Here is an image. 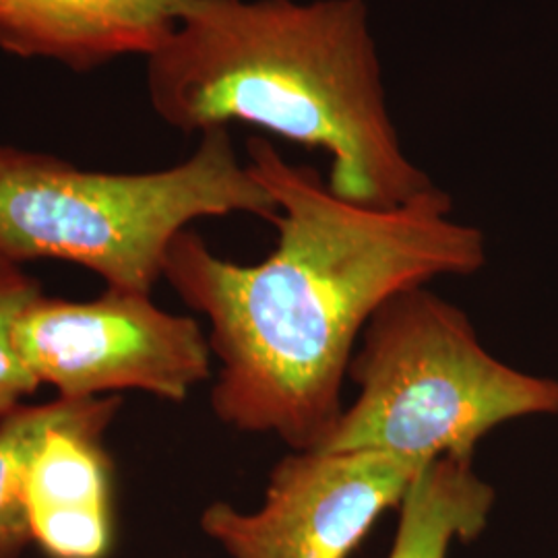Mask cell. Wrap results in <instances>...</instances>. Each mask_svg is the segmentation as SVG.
<instances>
[{
	"label": "cell",
	"mask_w": 558,
	"mask_h": 558,
	"mask_svg": "<svg viewBox=\"0 0 558 558\" xmlns=\"http://www.w3.org/2000/svg\"><path fill=\"white\" fill-rule=\"evenodd\" d=\"M248 168L278 205L276 248L240 265L191 228L163 260V278L209 323L220 362L211 410L226 426L313 451L343 412V383L360 336L399 292L486 265V239L453 218L439 186L396 207L341 199L319 174L251 137Z\"/></svg>",
	"instance_id": "cell-1"
},
{
	"label": "cell",
	"mask_w": 558,
	"mask_h": 558,
	"mask_svg": "<svg viewBox=\"0 0 558 558\" xmlns=\"http://www.w3.org/2000/svg\"><path fill=\"white\" fill-rule=\"evenodd\" d=\"M147 94L193 135L248 124L329 156V189L396 207L435 189L391 119L366 0H193L147 57Z\"/></svg>",
	"instance_id": "cell-2"
},
{
	"label": "cell",
	"mask_w": 558,
	"mask_h": 558,
	"mask_svg": "<svg viewBox=\"0 0 558 558\" xmlns=\"http://www.w3.org/2000/svg\"><path fill=\"white\" fill-rule=\"evenodd\" d=\"M234 214L274 221L278 205L240 160L230 129L201 133L186 160L140 174L92 172L0 143V253L17 263L69 260L108 288L151 294L180 232Z\"/></svg>",
	"instance_id": "cell-3"
},
{
	"label": "cell",
	"mask_w": 558,
	"mask_h": 558,
	"mask_svg": "<svg viewBox=\"0 0 558 558\" xmlns=\"http://www.w3.org/2000/svg\"><path fill=\"white\" fill-rule=\"evenodd\" d=\"M359 389L320 451L385 453L428 465L474 459L500 424L557 416L558 380L495 359L470 317L426 286L371 317L350 360Z\"/></svg>",
	"instance_id": "cell-4"
},
{
	"label": "cell",
	"mask_w": 558,
	"mask_h": 558,
	"mask_svg": "<svg viewBox=\"0 0 558 558\" xmlns=\"http://www.w3.org/2000/svg\"><path fill=\"white\" fill-rule=\"evenodd\" d=\"M15 343L29 373L59 398L135 389L180 403L211 377L199 323L122 288L85 302L40 296L17 323Z\"/></svg>",
	"instance_id": "cell-5"
},
{
	"label": "cell",
	"mask_w": 558,
	"mask_h": 558,
	"mask_svg": "<svg viewBox=\"0 0 558 558\" xmlns=\"http://www.w3.org/2000/svg\"><path fill=\"white\" fill-rule=\"evenodd\" d=\"M422 468L385 453L290 451L274 465L259 509L216 500L201 530L230 558H350Z\"/></svg>",
	"instance_id": "cell-6"
},
{
	"label": "cell",
	"mask_w": 558,
	"mask_h": 558,
	"mask_svg": "<svg viewBox=\"0 0 558 558\" xmlns=\"http://www.w3.org/2000/svg\"><path fill=\"white\" fill-rule=\"evenodd\" d=\"M193 0H0V50L92 71L151 57Z\"/></svg>",
	"instance_id": "cell-7"
},
{
	"label": "cell",
	"mask_w": 558,
	"mask_h": 558,
	"mask_svg": "<svg viewBox=\"0 0 558 558\" xmlns=\"http://www.w3.org/2000/svg\"><path fill=\"white\" fill-rule=\"evenodd\" d=\"M98 424H60L41 439L25 480V507L48 558H106L114 544L112 459Z\"/></svg>",
	"instance_id": "cell-8"
},
{
	"label": "cell",
	"mask_w": 558,
	"mask_h": 558,
	"mask_svg": "<svg viewBox=\"0 0 558 558\" xmlns=\"http://www.w3.org/2000/svg\"><path fill=\"white\" fill-rule=\"evenodd\" d=\"M497 500L472 459L442 458L422 468L398 507L387 558H449L453 542L482 536Z\"/></svg>",
	"instance_id": "cell-9"
},
{
	"label": "cell",
	"mask_w": 558,
	"mask_h": 558,
	"mask_svg": "<svg viewBox=\"0 0 558 558\" xmlns=\"http://www.w3.org/2000/svg\"><path fill=\"white\" fill-rule=\"evenodd\" d=\"M120 398H57L50 403H21L0 418V558H20L32 544L25 507V480L41 439L60 424H98L110 428Z\"/></svg>",
	"instance_id": "cell-10"
},
{
	"label": "cell",
	"mask_w": 558,
	"mask_h": 558,
	"mask_svg": "<svg viewBox=\"0 0 558 558\" xmlns=\"http://www.w3.org/2000/svg\"><path fill=\"white\" fill-rule=\"evenodd\" d=\"M40 296V281L23 269V263L0 253V418L40 389L15 343L17 323Z\"/></svg>",
	"instance_id": "cell-11"
}]
</instances>
